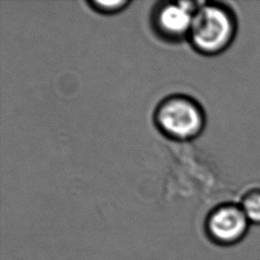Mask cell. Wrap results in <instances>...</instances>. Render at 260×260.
Segmentation results:
<instances>
[{
	"label": "cell",
	"instance_id": "6da1fadb",
	"mask_svg": "<svg viewBox=\"0 0 260 260\" xmlns=\"http://www.w3.org/2000/svg\"><path fill=\"white\" fill-rule=\"evenodd\" d=\"M237 27V17L230 7L219 2H199L188 40L197 52L217 55L231 46Z\"/></svg>",
	"mask_w": 260,
	"mask_h": 260
},
{
	"label": "cell",
	"instance_id": "7a4b0ae2",
	"mask_svg": "<svg viewBox=\"0 0 260 260\" xmlns=\"http://www.w3.org/2000/svg\"><path fill=\"white\" fill-rule=\"evenodd\" d=\"M154 121L166 136L176 140H189L202 132L205 115L200 104L191 96L173 94L158 104Z\"/></svg>",
	"mask_w": 260,
	"mask_h": 260
},
{
	"label": "cell",
	"instance_id": "3957f363",
	"mask_svg": "<svg viewBox=\"0 0 260 260\" xmlns=\"http://www.w3.org/2000/svg\"><path fill=\"white\" fill-rule=\"evenodd\" d=\"M251 223L240 204L223 203L213 208L206 218V233L219 246H234L247 236Z\"/></svg>",
	"mask_w": 260,
	"mask_h": 260
},
{
	"label": "cell",
	"instance_id": "277c9868",
	"mask_svg": "<svg viewBox=\"0 0 260 260\" xmlns=\"http://www.w3.org/2000/svg\"><path fill=\"white\" fill-rule=\"evenodd\" d=\"M199 2L166 1L153 7L151 23L156 34L168 41L188 38L193 15Z\"/></svg>",
	"mask_w": 260,
	"mask_h": 260
},
{
	"label": "cell",
	"instance_id": "5b68a950",
	"mask_svg": "<svg viewBox=\"0 0 260 260\" xmlns=\"http://www.w3.org/2000/svg\"><path fill=\"white\" fill-rule=\"evenodd\" d=\"M240 206L251 224L260 225V188L248 190L240 201Z\"/></svg>",
	"mask_w": 260,
	"mask_h": 260
},
{
	"label": "cell",
	"instance_id": "8992f818",
	"mask_svg": "<svg viewBox=\"0 0 260 260\" xmlns=\"http://www.w3.org/2000/svg\"><path fill=\"white\" fill-rule=\"evenodd\" d=\"M128 4H129L128 1H92L90 2V5L94 9L101 12H107V13L117 12L123 9Z\"/></svg>",
	"mask_w": 260,
	"mask_h": 260
}]
</instances>
